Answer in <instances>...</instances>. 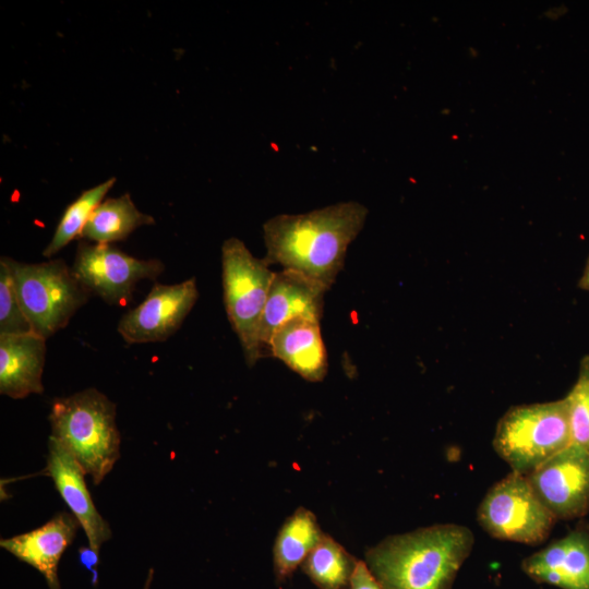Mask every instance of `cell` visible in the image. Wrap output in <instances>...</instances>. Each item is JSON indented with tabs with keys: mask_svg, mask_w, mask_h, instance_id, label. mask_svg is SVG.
<instances>
[{
	"mask_svg": "<svg viewBox=\"0 0 589 589\" xmlns=\"http://www.w3.org/2000/svg\"><path fill=\"white\" fill-rule=\"evenodd\" d=\"M368 209L350 201L309 213L280 214L264 226L267 265L297 272L325 287L342 269L349 244L364 226Z\"/></svg>",
	"mask_w": 589,
	"mask_h": 589,
	"instance_id": "1",
	"label": "cell"
},
{
	"mask_svg": "<svg viewBox=\"0 0 589 589\" xmlns=\"http://www.w3.org/2000/svg\"><path fill=\"white\" fill-rule=\"evenodd\" d=\"M473 543L468 527L436 524L383 539L364 562L383 589H452Z\"/></svg>",
	"mask_w": 589,
	"mask_h": 589,
	"instance_id": "2",
	"label": "cell"
},
{
	"mask_svg": "<svg viewBox=\"0 0 589 589\" xmlns=\"http://www.w3.org/2000/svg\"><path fill=\"white\" fill-rule=\"evenodd\" d=\"M53 438L75 457L85 474L99 484L120 457L116 405L96 388L52 401L48 416Z\"/></svg>",
	"mask_w": 589,
	"mask_h": 589,
	"instance_id": "3",
	"label": "cell"
},
{
	"mask_svg": "<svg viewBox=\"0 0 589 589\" xmlns=\"http://www.w3.org/2000/svg\"><path fill=\"white\" fill-rule=\"evenodd\" d=\"M572 443L565 398L510 407L493 437L496 454L512 471L527 476Z\"/></svg>",
	"mask_w": 589,
	"mask_h": 589,
	"instance_id": "4",
	"label": "cell"
},
{
	"mask_svg": "<svg viewBox=\"0 0 589 589\" xmlns=\"http://www.w3.org/2000/svg\"><path fill=\"white\" fill-rule=\"evenodd\" d=\"M274 274L269 265L255 257L238 238L223 243L224 304L249 366L263 357L260 327Z\"/></svg>",
	"mask_w": 589,
	"mask_h": 589,
	"instance_id": "5",
	"label": "cell"
},
{
	"mask_svg": "<svg viewBox=\"0 0 589 589\" xmlns=\"http://www.w3.org/2000/svg\"><path fill=\"white\" fill-rule=\"evenodd\" d=\"M16 292L34 333L45 339L64 328L89 294L61 259L27 264L11 259Z\"/></svg>",
	"mask_w": 589,
	"mask_h": 589,
	"instance_id": "6",
	"label": "cell"
},
{
	"mask_svg": "<svg viewBox=\"0 0 589 589\" xmlns=\"http://www.w3.org/2000/svg\"><path fill=\"white\" fill-rule=\"evenodd\" d=\"M477 519L492 538L528 545L543 542L556 522L527 477L514 471L488 491L478 507Z\"/></svg>",
	"mask_w": 589,
	"mask_h": 589,
	"instance_id": "7",
	"label": "cell"
},
{
	"mask_svg": "<svg viewBox=\"0 0 589 589\" xmlns=\"http://www.w3.org/2000/svg\"><path fill=\"white\" fill-rule=\"evenodd\" d=\"M71 269L88 294L108 304L124 305L137 283L156 280L165 265L158 259L131 256L110 244L80 241Z\"/></svg>",
	"mask_w": 589,
	"mask_h": 589,
	"instance_id": "8",
	"label": "cell"
},
{
	"mask_svg": "<svg viewBox=\"0 0 589 589\" xmlns=\"http://www.w3.org/2000/svg\"><path fill=\"white\" fill-rule=\"evenodd\" d=\"M526 477L556 520L581 518L589 512V453L582 447L570 443Z\"/></svg>",
	"mask_w": 589,
	"mask_h": 589,
	"instance_id": "9",
	"label": "cell"
},
{
	"mask_svg": "<svg viewBox=\"0 0 589 589\" xmlns=\"http://www.w3.org/2000/svg\"><path fill=\"white\" fill-rule=\"evenodd\" d=\"M199 298L195 278L155 284L146 298L120 318L117 330L128 344L168 339L182 325Z\"/></svg>",
	"mask_w": 589,
	"mask_h": 589,
	"instance_id": "10",
	"label": "cell"
},
{
	"mask_svg": "<svg viewBox=\"0 0 589 589\" xmlns=\"http://www.w3.org/2000/svg\"><path fill=\"white\" fill-rule=\"evenodd\" d=\"M521 569L538 584L589 589V524H579L563 538L527 556Z\"/></svg>",
	"mask_w": 589,
	"mask_h": 589,
	"instance_id": "11",
	"label": "cell"
},
{
	"mask_svg": "<svg viewBox=\"0 0 589 589\" xmlns=\"http://www.w3.org/2000/svg\"><path fill=\"white\" fill-rule=\"evenodd\" d=\"M45 473L49 476L85 531L88 545L96 554L101 544L111 538L108 522L97 512L87 490L84 470L72 453L58 440L49 436Z\"/></svg>",
	"mask_w": 589,
	"mask_h": 589,
	"instance_id": "12",
	"label": "cell"
},
{
	"mask_svg": "<svg viewBox=\"0 0 589 589\" xmlns=\"http://www.w3.org/2000/svg\"><path fill=\"white\" fill-rule=\"evenodd\" d=\"M326 291L321 284L297 272H275L260 327L263 357L267 356L273 334L284 323L296 317L321 321Z\"/></svg>",
	"mask_w": 589,
	"mask_h": 589,
	"instance_id": "13",
	"label": "cell"
},
{
	"mask_svg": "<svg viewBox=\"0 0 589 589\" xmlns=\"http://www.w3.org/2000/svg\"><path fill=\"white\" fill-rule=\"evenodd\" d=\"M80 526L73 514L63 512L37 529L1 539L0 545L36 568L45 577L49 589H60L59 561L73 542Z\"/></svg>",
	"mask_w": 589,
	"mask_h": 589,
	"instance_id": "14",
	"label": "cell"
},
{
	"mask_svg": "<svg viewBox=\"0 0 589 589\" xmlns=\"http://www.w3.org/2000/svg\"><path fill=\"white\" fill-rule=\"evenodd\" d=\"M46 340L31 332L0 335V393L13 399L41 394Z\"/></svg>",
	"mask_w": 589,
	"mask_h": 589,
	"instance_id": "15",
	"label": "cell"
},
{
	"mask_svg": "<svg viewBox=\"0 0 589 589\" xmlns=\"http://www.w3.org/2000/svg\"><path fill=\"white\" fill-rule=\"evenodd\" d=\"M267 356L281 360L306 381H322L328 363L320 321L296 317L284 323L273 334Z\"/></svg>",
	"mask_w": 589,
	"mask_h": 589,
	"instance_id": "16",
	"label": "cell"
},
{
	"mask_svg": "<svg viewBox=\"0 0 589 589\" xmlns=\"http://www.w3.org/2000/svg\"><path fill=\"white\" fill-rule=\"evenodd\" d=\"M324 532L315 515L298 507L280 527L273 550L274 572L278 581L286 580L303 563Z\"/></svg>",
	"mask_w": 589,
	"mask_h": 589,
	"instance_id": "17",
	"label": "cell"
},
{
	"mask_svg": "<svg viewBox=\"0 0 589 589\" xmlns=\"http://www.w3.org/2000/svg\"><path fill=\"white\" fill-rule=\"evenodd\" d=\"M155 219L137 209L128 193L103 201L93 212L80 239L110 244L124 240L141 226L154 225Z\"/></svg>",
	"mask_w": 589,
	"mask_h": 589,
	"instance_id": "18",
	"label": "cell"
},
{
	"mask_svg": "<svg viewBox=\"0 0 589 589\" xmlns=\"http://www.w3.org/2000/svg\"><path fill=\"white\" fill-rule=\"evenodd\" d=\"M357 562L342 545L323 533L301 565L302 570L318 589H346Z\"/></svg>",
	"mask_w": 589,
	"mask_h": 589,
	"instance_id": "19",
	"label": "cell"
},
{
	"mask_svg": "<svg viewBox=\"0 0 589 589\" xmlns=\"http://www.w3.org/2000/svg\"><path fill=\"white\" fill-rule=\"evenodd\" d=\"M115 183L116 178L112 177L107 179L106 181L83 191L75 201L68 205L57 225L50 242L43 251L45 257L49 259L53 256L72 240L81 238V233L93 212L103 202L105 195Z\"/></svg>",
	"mask_w": 589,
	"mask_h": 589,
	"instance_id": "20",
	"label": "cell"
},
{
	"mask_svg": "<svg viewBox=\"0 0 589 589\" xmlns=\"http://www.w3.org/2000/svg\"><path fill=\"white\" fill-rule=\"evenodd\" d=\"M564 398L568 407L572 443L589 453V354L581 359L577 380Z\"/></svg>",
	"mask_w": 589,
	"mask_h": 589,
	"instance_id": "21",
	"label": "cell"
},
{
	"mask_svg": "<svg viewBox=\"0 0 589 589\" xmlns=\"http://www.w3.org/2000/svg\"><path fill=\"white\" fill-rule=\"evenodd\" d=\"M33 332L20 302L11 259H0V335H20Z\"/></svg>",
	"mask_w": 589,
	"mask_h": 589,
	"instance_id": "22",
	"label": "cell"
},
{
	"mask_svg": "<svg viewBox=\"0 0 589 589\" xmlns=\"http://www.w3.org/2000/svg\"><path fill=\"white\" fill-rule=\"evenodd\" d=\"M348 589H383L364 561L358 560Z\"/></svg>",
	"mask_w": 589,
	"mask_h": 589,
	"instance_id": "23",
	"label": "cell"
},
{
	"mask_svg": "<svg viewBox=\"0 0 589 589\" xmlns=\"http://www.w3.org/2000/svg\"><path fill=\"white\" fill-rule=\"evenodd\" d=\"M578 287L580 289L589 291V257L586 262L584 273L578 281Z\"/></svg>",
	"mask_w": 589,
	"mask_h": 589,
	"instance_id": "24",
	"label": "cell"
},
{
	"mask_svg": "<svg viewBox=\"0 0 589 589\" xmlns=\"http://www.w3.org/2000/svg\"><path fill=\"white\" fill-rule=\"evenodd\" d=\"M153 573H154V570L151 569L149 573H148L144 589H149V585H151V581L153 579Z\"/></svg>",
	"mask_w": 589,
	"mask_h": 589,
	"instance_id": "25",
	"label": "cell"
}]
</instances>
